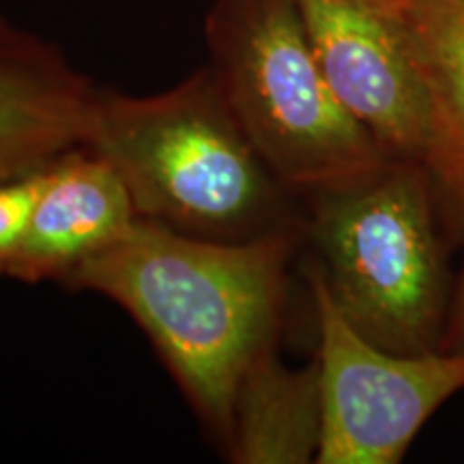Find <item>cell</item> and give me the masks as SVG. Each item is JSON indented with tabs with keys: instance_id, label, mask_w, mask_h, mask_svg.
Returning <instances> with one entry per match:
<instances>
[{
	"instance_id": "ba28073f",
	"label": "cell",
	"mask_w": 464,
	"mask_h": 464,
	"mask_svg": "<svg viewBox=\"0 0 464 464\" xmlns=\"http://www.w3.org/2000/svg\"><path fill=\"white\" fill-rule=\"evenodd\" d=\"M138 219L130 189L112 164L86 147L69 150L50 166L48 183L5 277L61 284Z\"/></svg>"
},
{
	"instance_id": "9c48e42d",
	"label": "cell",
	"mask_w": 464,
	"mask_h": 464,
	"mask_svg": "<svg viewBox=\"0 0 464 464\" xmlns=\"http://www.w3.org/2000/svg\"><path fill=\"white\" fill-rule=\"evenodd\" d=\"M428 95L430 172L451 239L464 237V0H381Z\"/></svg>"
},
{
	"instance_id": "5b68a950",
	"label": "cell",
	"mask_w": 464,
	"mask_h": 464,
	"mask_svg": "<svg viewBox=\"0 0 464 464\" xmlns=\"http://www.w3.org/2000/svg\"><path fill=\"white\" fill-rule=\"evenodd\" d=\"M305 277L323 390L316 462L398 464L428 420L464 390V353L385 351L346 321L312 265Z\"/></svg>"
},
{
	"instance_id": "3957f363",
	"label": "cell",
	"mask_w": 464,
	"mask_h": 464,
	"mask_svg": "<svg viewBox=\"0 0 464 464\" xmlns=\"http://www.w3.org/2000/svg\"><path fill=\"white\" fill-rule=\"evenodd\" d=\"M301 202L307 265L346 321L385 351H439L454 280L450 232L428 168L387 158Z\"/></svg>"
},
{
	"instance_id": "30bf717a",
	"label": "cell",
	"mask_w": 464,
	"mask_h": 464,
	"mask_svg": "<svg viewBox=\"0 0 464 464\" xmlns=\"http://www.w3.org/2000/svg\"><path fill=\"white\" fill-rule=\"evenodd\" d=\"M323 437L321 370L288 368L277 348L260 355L239 382L226 458L237 464L316 462Z\"/></svg>"
},
{
	"instance_id": "7a4b0ae2",
	"label": "cell",
	"mask_w": 464,
	"mask_h": 464,
	"mask_svg": "<svg viewBox=\"0 0 464 464\" xmlns=\"http://www.w3.org/2000/svg\"><path fill=\"white\" fill-rule=\"evenodd\" d=\"M84 147L121 174L142 219L226 243L304 235V202L249 140L208 65L155 95L100 89Z\"/></svg>"
},
{
	"instance_id": "6da1fadb",
	"label": "cell",
	"mask_w": 464,
	"mask_h": 464,
	"mask_svg": "<svg viewBox=\"0 0 464 464\" xmlns=\"http://www.w3.org/2000/svg\"><path fill=\"white\" fill-rule=\"evenodd\" d=\"M301 243L299 232L208 241L140 218L61 284L112 299L140 324L226 454L243 374L277 348Z\"/></svg>"
},
{
	"instance_id": "277c9868",
	"label": "cell",
	"mask_w": 464,
	"mask_h": 464,
	"mask_svg": "<svg viewBox=\"0 0 464 464\" xmlns=\"http://www.w3.org/2000/svg\"><path fill=\"white\" fill-rule=\"evenodd\" d=\"M205 34L226 102L299 198L387 160L324 78L299 0H216Z\"/></svg>"
},
{
	"instance_id": "52a82bcc",
	"label": "cell",
	"mask_w": 464,
	"mask_h": 464,
	"mask_svg": "<svg viewBox=\"0 0 464 464\" xmlns=\"http://www.w3.org/2000/svg\"><path fill=\"white\" fill-rule=\"evenodd\" d=\"M97 91L54 44L0 17V179L84 147Z\"/></svg>"
},
{
	"instance_id": "7c38bea8",
	"label": "cell",
	"mask_w": 464,
	"mask_h": 464,
	"mask_svg": "<svg viewBox=\"0 0 464 464\" xmlns=\"http://www.w3.org/2000/svg\"><path fill=\"white\" fill-rule=\"evenodd\" d=\"M439 351L445 353H464V265L460 276L454 282V295H451V305L445 324L443 340H440Z\"/></svg>"
},
{
	"instance_id": "8992f818",
	"label": "cell",
	"mask_w": 464,
	"mask_h": 464,
	"mask_svg": "<svg viewBox=\"0 0 464 464\" xmlns=\"http://www.w3.org/2000/svg\"><path fill=\"white\" fill-rule=\"evenodd\" d=\"M312 48L342 106L387 158L430 164L428 95L381 0H299Z\"/></svg>"
},
{
	"instance_id": "8fae6325",
	"label": "cell",
	"mask_w": 464,
	"mask_h": 464,
	"mask_svg": "<svg viewBox=\"0 0 464 464\" xmlns=\"http://www.w3.org/2000/svg\"><path fill=\"white\" fill-rule=\"evenodd\" d=\"M50 166L22 177L0 179V277L7 276L11 260L24 239L34 202L48 183Z\"/></svg>"
}]
</instances>
